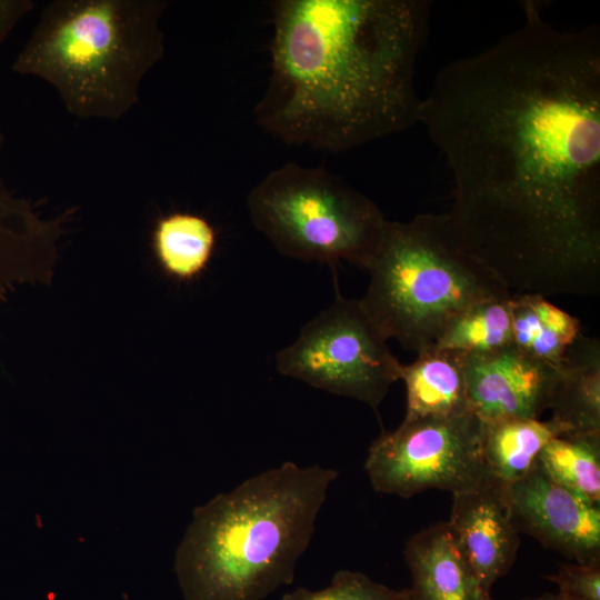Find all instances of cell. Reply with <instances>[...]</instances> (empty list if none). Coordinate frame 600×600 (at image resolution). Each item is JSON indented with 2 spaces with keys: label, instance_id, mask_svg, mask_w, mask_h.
<instances>
[{
  "label": "cell",
  "instance_id": "16",
  "mask_svg": "<svg viewBox=\"0 0 600 600\" xmlns=\"http://www.w3.org/2000/svg\"><path fill=\"white\" fill-rule=\"evenodd\" d=\"M512 346L521 352L558 366L581 333L580 320L533 293L510 296Z\"/></svg>",
  "mask_w": 600,
  "mask_h": 600
},
{
  "label": "cell",
  "instance_id": "7",
  "mask_svg": "<svg viewBox=\"0 0 600 600\" xmlns=\"http://www.w3.org/2000/svg\"><path fill=\"white\" fill-rule=\"evenodd\" d=\"M359 299L338 294L304 324L299 337L276 354L286 376L377 410L400 380V361Z\"/></svg>",
  "mask_w": 600,
  "mask_h": 600
},
{
  "label": "cell",
  "instance_id": "15",
  "mask_svg": "<svg viewBox=\"0 0 600 600\" xmlns=\"http://www.w3.org/2000/svg\"><path fill=\"white\" fill-rule=\"evenodd\" d=\"M567 432L552 418L483 421L481 448L486 476L507 490L532 469L552 438Z\"/></svg>",
  "mask_w": 600,
  "mask_h": 600
},
{
  "label": "cell",
  "instance_id": "3",
  "mask_svg": "<svg viewBox=\"0 0 600 600\" xmlns=\"http://www.w3.org/2000/svg\"><path fill=\"white\" fill-rule=\"evenodd\" d=\"M338 471L287 461L193 511L174 571L186 600H264L293 581Z\"/></svg>",
  "mask_w": 600,
  "mask_h": 600
},
{
  "label": "cell",
  "instance_id": "20",
  "mask_svg": "<svg viewBox=\"0 0 600 600\" xmlns=\"http://www.w3.org/2000/svg\"><path fill=\"white\" fill-rule=\"evenodd\" d=\"M281 600H408L406 589L393 590L357 571L339 570L321 590L298 588Z\"/></svg>",
  "mask_w": 600,
  "mask_h": 600
},
{
  "label": "cell",
  "instance_id": "2",
  "mask_svg": "<svg viewBox=\"0 0 600 600\" xmlns=\"http://www.w3.org/2000/svg\"><path fill=\"white\" fill-rule=\"evenodd\" d=\"M426 0H276L271 73L256 122L281 141L343 152L420 121Z\"/></svg>",
  "mask_w": 600,
  "mask_h": 600
},
{
  "label": "cell",
  "instance_id": "6",
  "mask_svg": "<svg viewBox=\"0 0 600 600\" xmlns=\"http://www.w3.org/2000/svg\"><path fill=\"white\" fill-rule=\"evenodd\" d=\"M250 220L283 256L368 270L387 219L363 193L324 168L280 166L247 197Z\"/></svg>",
  "mask_w": 600,
  "mask_h": 600
},
{
  "label": "cell",
  "instance_id": "11",
  "mask_svg": "<svg viewBox=\"0 0 600 600\" xmlns=\"http://www.w3.org/2000/svg\"><path fill=\"white\" fill-rule=\"evenodd\" d=\"M452 494L447 523L483 588L490 592L514 563L520 546L506 489L484 476L476 486Z\"/></svg>",
  "mask_w": 600,
  "mask_h": 600
},
{
  "label": "cell",
  "instance_id": "21",
  "mask_svg": "<svg viewBox=\"0 0 600 600\" xmlns=\"http://www.w3.org/2000/svg\"><path fill=\"white\" fill-rule=\"evenodd\" d=\"M547 579L558 586L561 600H600V562L564 563Z\"/></svg>",
  "mask_w": 600,
  "mask_h": 600
},
{
  "label": "cell",
  "instance_id": "22",
  "mask_svg": "<svg viewBox=\"0 0 600 600\" xmlns=\"http://www.w3.org/2000/svg\"><path fill=\"white\" fill-rule=\"evenodd\" d=\"M33 8L31 0H0V46L17 22Z\"/></svg>",
  "mask_w": 600,
  "mask_h": 600
},
{
  "label": "cell",
  "instance_id": "10",
  "mask_svg": "<svg viewBox=\"0 0 600 600\" xmlns=\"http://www.w3.org/2000/svg\"><path fill=\"white\" fill-rule=\"evenodd\" d=\"M468 403L482 421L540 419L550 408L558 366L537 360L513 346L464 354Z\"/></svg>",
  "mask_w": 600,
  "mask_h": 600
},
{
  "label": "cell",
  "instance_id": "1",
  "mask_svg": "<svg viewBox=\"0 0 600 600\" xmlns=\"http://www.w3.org/2000/svg\"><path fill=\"white\" fill-rule=\"evenodd\" d=\"M447 159L459 244L511 293L600 292V31L540 6L483 52L447 64L420 121Z\"/></svg>",
  "mask_w": 600,
  "mask_h": 600
},
{
  "label": "cell",
  "instance_id": "17",
  "mask_svg": "<svg viewBox=\"0 0 600 600\" xmlns=\"http://www.w3.org/2000/svg\"><path fill=\"white\" fill-rule=\"evenodd\" d=\"M216 241V229L204 217L184 211L160 217L151 232V250L159 268L182 282L197 279L206 270Z\"/></svg>",
  "mask_w": 600,
  "mask_h": 600
},
{
  "label": "cell",
  "instance_id": "18",
  "mask_svg": "<svg viewBox=\"0 0 600 600\" xmlns=\"http://www.w3.org/2000/svg\"><path fill=\"white\" fill-rule=\"evenodd\" d=\"M537 463L554 482L600 506V433L557 436L543 447Z\"/></svg>",
  "mask_w": 600,
  "mask_h": 600
},
{
  "label": "cell",
  "instance_id": "14",
  "mask_svg": "<svg viewBox=\"0 0 600 600\" xmlns=\"http://www.w3.org/2000/svg\"><path fill=\"white\" fill-rule=\"evenodd\" d=\"M568 432L600 433V341L582 332L558 364L550 408Z\"/></svg>",
  "mask_w": 600,
  "mask_h": 600
},
{
  "label": "cell",
  "instance_id": "8",
  "mask_svg": "<svg viewBox=\"0 0 600 600\" xmlns=\"http://www.w3.org/2000/svg\"><path fill=\"white\" fill-rule=\"evenodd\" d=\"M483 421L469 411L403 419L371 443L364 462L374 491L410 498L429 489L467 490L486 476Z\"/></svg>",
  "mask_w": 600,
  "mask_h": 600
},
{
  "label": "cell",
  "instance_id": "19",
  "mask_svg": "<svg viewBox=\"0 0 600 600\" xmlns=\"http://www.w3.org/2000/svg\"><path fill=\"white\" fill-rule=\"evenodd\" d=\"M510 297L477 302L457 316L434 347L482 354L512 346Z\"/></svg>",
  "mask_w": 600,
  "mask_h": 600
},
{
  "label": "cell",
  "instance_id": "9",
  "mask_svg": "<svg viewBox=\"0 0 600 600\" xmlns=\"http://www.w3.org/2000/svg\"><path fill=\"white\" fill-rule=\"evenodd\" d=\"M506 498L518 531L578 563L600 562V506L554 482L537 461Z\"/></svg>",
  "mask_w": 600,
  "mask_h": 600
},
{
  "label": "cell",
  "instance_id": "5",
  "mask_svg": "<svg viewBox=\"0 0 600 600\" xmlns=\"http://www.w3.org/2000/svg\"><path fill=\"white\" fill-rule=\"evenodd\" d=\"M359 299L386 337L420 352L437 344L448 324L472 304L512 293L457 241L447 213L387 220Z\"/></svg>",
  "mask_w": 600,
  "mask_h": 600
},
{
  "label": "cell",
  "instance_id": "12",
  "mask_svg": "<svg viewBox=\"0 0 600 600\" xmlns=\"http://www.w3.org/2000/svg\"><path fill=\"white\" fill-rule=\"evenodd\" d=\"M403 553L412 578L408 600H491L447 522L413 534Z\"/></svg>",
  "mask_w": 600,
  "mask_h": 600
},
{
  "label": "cell",
  "instance_id": "13",
  "mask_svg": "<svg viewBox=\"0 0 600 600\" xmlns=\"http://www.w3.org/2000/svg\"><path fill=\"white\" fill-rule=\"evenodd\" d=\"M402 364L407 410L404 419L450 417L471 411L468 403L464 354L438 347L417 353Z\"/></svg>",
  "mask_w": 600,
  "mask_h": 600
},
{
  "label": "cell",
  "instance_id": "23",
  "mask_svg": "<svg viewBox=\"0 0 600 600\" xmlns=\"http://www.w3.org/2000/svg\"><path fill=\"white\" fill-rule=\"evenodd\" d=\"M531 600H561L558 594H553V593H546V594H542L536 599H531Z\"/></svg>",
  "mask_w": 600,
  "mask_h": 600
},
{
  "label": "cell",
  "instance_id": "4",
  "mask_svg": "<svg viewBox=\"0 0 600 600\" xmlns=\"http://www.w3.org/2000/svg\"><path fill=\"white\" fill-rule=\"evenodd\" d=\"M166 0H52L12 69L58 92L79 119L119 120L164 54Z\"/></svg>",
  "mask_w": 600,
  "mask_h": 600
}]
</instances>
